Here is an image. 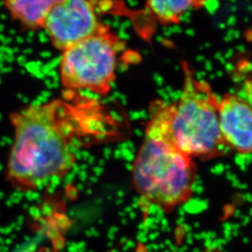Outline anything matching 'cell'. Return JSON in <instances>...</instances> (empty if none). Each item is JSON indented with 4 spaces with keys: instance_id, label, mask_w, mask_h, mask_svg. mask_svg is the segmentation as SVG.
<instances>
[{
    "instance_id": "obj_1",
    "label": "cell",
    "mask_w": 252,
    "mask_h": 252,
    "mask_svg": "<svg viewBox=\"0 0 252 252\" xmlns=\"http://www.w3.org/2000/svg\"><path fill=\"white\" fill-rule=\"evenodd\" d=\"M9 122L13 139L5 180L24 193L67 175L80 148L120 140L126 133L125 120L112 107L76 92L21 107Z\"/></svg>"
},
{
    "instance_id": "obj_2",
    "label": "cell",
    "mask_w": 252,
    "mask_h": 252,
    "mask_svg": "<svg viewBox=\"0 0 252 252\" xmlns=\"http://www.w3.org/2000/svg\"><path fill=\"white\" fill-rule=\"evenodd\" d=\"M184 83L175 102H153L145 131L165 138L190 158L211 160L230 152L221 133L220 98L182 62Z\"/></svg>"
},
{
    "instance_id": "obj_3",
    "label": "cell",
    "mask_w": 252,
    "mask_h": 252,
    "mask_svg": "<svg viewBox=\"0 0 252 252\" xmlns=\"http://www.w3.org/2000/svg\"><path fill=\"white\" fill-rule=\"evenodd\" d=\"M196 171L193 158L145 131L132 165V183L141 198L169 213L191 199Z\"/></svg>"
},
{
    "instance_id": "obj_4",
    "label": "cell",
    "mask_w": 252,
    "mask_h": 252,
    "mask_svg": "<svg viewBox=\"0 0 252 252\" xmlns=\"http://www.w3.org/2000/svg\"><path fill=\"white\" fill-rule=\"evenodd\" d=\"M126 49V42L104 24L95 34L65 49L59 65L63 91L107 95Z\"/></svg>"
},
{
    "instance_id": "obj_5",
    "label": "cell",
    "mask_w": 252,
    "mask_h": 252,
    "mask_svg": "<svg viewBox=\"0 0 252 252\" xmlns=\"http://www.w3.org/2000/svg\"><path fill=\"white\" fill-rule=\"evenodd\" d=\"M102 9L100 0H62L47 16L43 29L53 45L64 51L101 29Z\"/></svg>"
},
{
    "instance_id": "obj_6",
    "label": "cell",
    "mask_w": 252,
    "mask_h": 252,
    "mask_svg": "<svg viewBox=\"0 0 252 252\" xmlns=\"http://www.w3.org/2000/svg\"><path fill=\"white\" fill-rule=\"evenodd\" d=\"M221 133L230 150L252 153V105L236 94H226L220 101Z\"/></svg>"
},
{
    "instance_id": "obj_7",
    "label": "cell",
    "mask_w": 252,
    "mask_h": 252,
    "mask_svg": "<svg viewBox=\"0 0 252 252\" xmlns=\"http://www.w3.org/2000/svg\"><path fill=\"white\" fill-rule=\"evenodd\" d=\"M62 0H4L10 14L28 29L43 28L49 12Z\"/></svg>"
},
{
    "instance_id": "obj_8",
    "label": "cell",
    "mask_w": 252,
    "mask_h": 252,
    "mask_svg": "<svg viewBox=\"0 0 252 252\" xmlns=\"http://www.w3.org/2000/svg\"><path fill=\"white\" fill-rule=\"evenodd\" d=\"M207 0H146V6L160 24H178L191 10L204 7Z\"/></svg>"
},
{
    "instance_id": "obj_9",
    "label": "cell",
    "mask_w": 252,
    "mask_h": 252,
    "mask_svg": "<svg viewBox=\"0 0 252 252\" xmlns=\"http://www.w3.org/2000/svg\"><path fill=\"white\" fill-rule=\"evenodd\" d=\"M51 252V251L49 250V249H48V248H40V249H39V250L35 251V252Z\"/></svg>"
}]
</instances>
